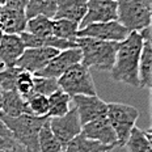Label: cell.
<instances>
[{
  "label": "cell",
  "instance_id": "cell-1",
  "mask_svg": "<svg viewBox=\"0 0 152 152\" xmlns=\"http://www.w3.org/2000/svg\"><path fill=\"white\" fill-rule=\"evenodd\" d=\"M143 43L144 41L139 31H130L129 36L119 42L115 61L110 69V77L114 81L139 88L138 66Z\"/></svg>",
  "mask_w": 152,
  "mask_h": 152
},
{
  "label": "cell",
  "instance_id": "cell-2",
  "mask_svg": "<svg viewBox=\"0 0 152 152\" xmlns=\"http://www.w3.org/2000/svg\"><path fill=\"white\" fill-rule=\"evenodd\" d=\"M76 45L81 51V64L88 68L110 71L115 61L119 42L101 41L89 37H77Z\"/></svg>",
  "mask_w": 152,
  "mask_h": 152
},
{
  "label": "cell",
  "instance_id": "cell-3",
  "mask_svg": "<svg viewBox=\"0 0 152 152\" xmlns=\"http://www.w3.org/2000/svg\"><path fill=\"white\" fill-rule=\"evenodd\" d=\"M0 118L11 131L12 138L20 145L30 152H39L38 132L49 117H36L33 114H21L18 117H8L0 113Z\"/></svg>",
  "mask_w": 152,
  "mask_h": 152
},
{
  "label": "cell",
  "instance_id": "cell-4",
  "mask_svg": "<svg viewBox=\"0 0 152 152\" xmlns=\"http://www.w3.org/2000/svg\"><path fill=\"white\" fill-rule=\"evenodd\" d=\"M106 118L115 132L118 147H123L132 129L137 126V119L139 118L138 109L127 104L110 102L107 104Z\"/></svg>",
  "mask_w": 152,
  "mask_h": 152
},
{
  "label": "cell",
  "instance_id": "cell-5",
  "mask_svg": "<svg viewBox=\"0 0 152 152\" xmlns=\"http://www.w3.org/2000/svg\"><path fill=\"white\" fill-rule=\"evenodd\" d=\"M56 80H58L59 89L66 92L71 97L79 96V94H83V96L97 94L91 69L81 63L72 66Z\"/></svg>",
  "mask_w": 152,
  "mask_h": 152
},
{
  "label": "cell",
  "instance_id": "cell-6",
  "mask_svg": "<svg viewBox=\"0 0 152 152\" xmlns=\"http://www.w3.org/2000/svg\"><path fill=\"white\" fill-rule=\"evenodd\" d=\"M117 21L129 31H140L151 26V9L140 0H115Z\"/></svg>",
  "mask_w": 152,
  "mask_h": 152
},
{
  "label": "cell",
  "instance_id": "cell-7",
  "mask_svg": "<svg viewBox=\"0 0 152 152\" xmlns=\"http://www.w3.org/2000/svg\"><path fill=\"white\" fill-rule=\"evenodd\" d=\"M49 125L55 138L64 145L81 132V122L75 107H71L64 115L49 118Z\"/></svg>",
  "mask_w": 152,
  "mask_h": 152
},
{
  "label": "cell",
  "instance_id": "cell-8",
  "mask_svg": "<svg viewBox=\"0 0 152 152\" xmlns=\"http://www.w3.org/2000/svg\"><path fill=\"white\" fill-rule=\"evenodd\" d=\"M129 34L130 31L117 20L91 24L80 28L77 31V37H89L101 41H112V42H121Z\"/></svg>",
  "mask_w": 152,
  "mask_h": 152
},
{
  "label": "cell",
  "instance_id": "cell-9",
  "mask_svg": "<svg viewBox=\"0 0 152 152\" xmlns=\"http://www.w3.org/2000/svg\"><path fill=\"white\" fill-rule=\"evenodd\" d=\"M81 62V51L79 47H72V49H66L58 51L55 56L42 69H39L34 75L37 76H45V77L58 79L71 68L72 66L77 64Z\"/></svg>",
  "mask_w": 152,
  "mask_h": 152
},
{
  "label": "cell",
  "instance_id": "cell-10",
  "mask_svg": "<svg viewBox=\"0 0 152 152\" xmlns=\"http://www.w3.org/2000/svg\"><path fill=\"white\" fill-rule=\"evenodd\" d=\"M72 102L79 114L81 126L88 122L96 121V119L106 118L107 102L101 100L97 94L94 96H83V94L74 96Z\"/></svg>",
  "mask_w": 152,
  "mask_h": 152
},
{
  "label": "cell",
  "instance_id": "cell-11",
  "mask_svg": "<svg viewBox=\"0 0 152 152\" xmlns=\"http://www.w3.org/2000/svg\"><path fill=\"white\" fill-rule=\"evenodd\" d=\"M117 20L115 0H88L87 12L81 20L79 29L96 23H107Z\"/></svg>",
  "mask_w": 152,
  "mask_h": 152
},
{
  "label": "cell",
  "instance_id": "cell-12",
  "mask_svg": "<svg viewBox=\"0 0 152 152\" xmlns=\"http://www.w3.org/2000/svg\"><path fill=\"white\" fill-rule=\"evenodd\" d=\"M58 51L59 50L53 47H26L16 63V67L34 75L45 67Z\"/></svg>",
  "mask_w": 152,
  "mask_h": 152
},
{
  "label": "cell",
  "instance_id": "cell-13",
  "mask_svg": "<svg viewBox=\"0 0 152 152\" xmlns=\"http://www.w3.org/2000/svg\"><path fill=\"white\" fill-rule=\"evenodd\" d=\"M81 134L84 137L92 139V140L100 142V143L105 145L118 147L115 132L110 126L107 118H100L96 119V121L85 123V125L81 126Z\"/></svg>",
  "mask_w": 152,
  "mask_h": 152
},
{
  "label": "cell",
  "instance_id": "cell-14",
  "mask_svg": "<svg viewBox=\"0 0 152 152\" xmlns=\"http://www.w3.org/2000/svg\"><path fill=\"white\" fill-rule=\"evenodd\" d=\"M25 49L26 47L20 34H3L0 39V64L4 67H15Z\"/></svg>",
  "mask_w": 152,
  "mask_h": 152
},
{
  "label": "cell",
  "instance_id": "cell-15",
  "mask_svg": "<svg viewBox=\"0 0 152 152\" xmlns=\"http://www.w3.org/2000/svg\"><path fill=\"white\" fill-rule=\"evenodd\" d=\"M26 21L24 11L7 5L0 8V30L4 34H21L25 31Z\"/></svg>",
  "mask_w": 152,
  "mask_h": 152
},
{
  "label": "cell",
  "instance_id": "cell-16",
  "mask_svg": "<svg viewBox=\"0 0 152 152\" xmlns=\"http://www.w3.org/2000/svg\"><path fill=\"white\" fill-rule=\"evenodd\" d=\"M88 0H58L54 18H66L80 25L85 12Z\"/></svg>",
  "mask_w": 152,
  "mask_h": 152
},
{
  "label": "cell",
  "instance_id": "cell-17",
  "mask_svg": "<svg viewBox=\"0 0 152 152\" xmlns=\"http://www.w3.org/2000/svg\"><path fill=\"white\" fill-rule=\"evenodd\" d=\"M8 117H18L21 114H30L26 100L16 91L1 92V112Z\"/></svg>",
  "mask_w": 152,
  "mask_h": 152
},
{
  "label": "cell",
  "instance_id": "cell-18",
  "mask_svg": "<svg viewBox=\"0 0 152 152\" xmlns=\"http://www.w3.org/2000/svg\"><path fill=\"white\" fill-rule=\"evenodd\" d=\"M139 88L151 89L152 87V47L151 41H144L138 66Z\"/></svg>",
  "mask_w": 152,
  "mask_h": 152
},
{
  "label": "cell",
  "instance_id": "cell-19",
  "mask_svg": "<svg viewBox=\"0 0 152 152\" xmlns=\"http://www.w3.org/2000/svg\"><path fill=\"white\" fill-rule=\"evenodd\" d=\"M113 148L114 147L112 145H105L100 142L92 140L80 132L77 137H75L64 145L63 152H106L112 151Z\"/></svg>",
  "mask_w": 152,
  "mask_h": 152
},
{
  "label": "cell",
  "instance_id": "cell-20",
  "mask_svg": "<svg viewBox=\"0 0 152 152\" xmlns=\"http://www.w3.org/2000/svg\"><path fill=\"white\" fill-rule=\"evenodd\" d=\"M123 147L127 148V152H152L151 130H142L135 126Z\"/></svg>",
  "mask_w": 152,
  "mask_h": 152
},
{
  "label": "cell",
  "instance_id": "cell-21",
  "mask_svg": "<svg viewBox=\"0 0 152 152\" xmlns=\"http://www.w3.org/2000/svg\"><path fill=\"white\" fill-rule=\"evenodd\" d=\"M47 100H49V113H47L49 118L62 117L71 109L72 97L68 96L62 89H58L54 92V93H51L47 97Z\"/></svg>",
  "mask_w": 152,
  "mask_h": 152
},
{
  "label": "cell",
  "instance_id": "cell-22",
  "mask_svg": "<svg viewBox=\"0 0 152 152\" xmlns=\"http://www.w3.org/2000/svg\"><path fill=\"white\" fill-rule=\"evenodd\" d=\"M58 0H28L25 7V16L26 18L36 17V16H46L54 18L56 12Z\"/></svg>",
  "mask_w": 152,
  "mask_h": 152
},
{
  "label": "cell",
  "instance_id": "cell-23",
  "mask_svg": "<svg viewBox=\"0 0 152 152\" xmlns=\"http://www.w3.org/2000/svg\"><path fill=\"white\" fill-rule=\"evenodd\" d=\"M38 148H39V152H63V145L55 138L50 129L49 118L41 126L39 132H38Z\"/></svg>",
  "mask_w": 152,
  "mask_h": 152
},
{
  "label": "cell",
  "instance_id": "cell-24",
  "mask_svg": "<svg viewBox=\"0 0 152 152\" xmlns=\"http://www.w3.org/2000/svg\"><path fill=\"white\" fill-rule=\"evenodd\" d=\"M25 31L33 34V36L47 38L53 36V18L46 16H36V17L28 18Z\"/></svg>",
  "mask_w": 152,
  "mask_h": 152
},
{
  "label": "cell",
  "instance_id": "cell-25",
  "mask_svg": "<svg viewBox=\"0 0 152 152\" xmlns=\"http://www.w3.org/2000/svg\"><path fill=\"white\" fill-rule=\"evenodd\" d=\"M79 24L66 18H53V36L68 41H76Z\"/></svg>",
  "mask_w": 152,
  "mask_h": 152
},
{
  "label": "cell",
  "instance_id": "cell-26",
  "mask_svg": "<svg viewBox=\"0 0 152 152\" xmlns=\"http://www.w3.org/2000/svg\"><path fill=\"white\" fill-rule=\"evenodd\" d=\"M25 100H26L30 114H33L36 117H47V113H49V100H47L46 96L31 92Z\"/></svg>",
  "mask_w": 152,
  "mask_h": 152
},
{
  "label": "cell",
  "instance_id": "cell-27",
  "mask_svg": "<svg viewBox=\"0 0 152 152\" xmlns=\"http://www.w3.org/2000/svg\"><path fill=\"white\" fill-rule=\"evenodd\" d=\"M59 89L58 80L53 77H45V76L33 75V92L38 94L49 97L51 93Z\"/></svg>",
  "mask_w": 152,
  "mask_h": 152
},
{
  "label": "cell",
  "instance_id": "cell-28",
  "mask_svg": "<svg viewBox=\"0 0 152 152\" xmlns=\"http://www.w3.org/2000/svg\"><path fill=\"white\" fill-rule=\"evenodd\" d=\"M15 91L17 92L21 97L26 99L31 92H33V74L21 69L17 75V79H16Z\"/></svg>",
  "mask_w": 152,
  "mask_h": 152
},
{
  "label": "cell",
  "instance_id": "cell-29",
  "mask_svg": "<svg viewBox=\"0 0 152 152\" xmlns=\"http://www.w3.org/2000/svg\"><path fill=\"white\" fill-rule=\"evenodd\" d=\"M21 69L18 67H4L0 71V91H15L16 79Z\"/></svg>",
  "mask_w": 152,
  "mask_h": 152
},
{
  "label": "cell",
  "instance_id": "cell-30",
  "mask_svg": "<svg viewBox=\"0 0 152 152\" xmlns=\"http://www.w3.org/2000/svg\"><path fill=\"white\" fill-rule=\"evenodd\" d=\"M18 143L15 140V139H7V138H3L0 135V151H8L15 148Z\"/></svg>",
  "mask_w": 152,
  "mask_h": 152
},
{
  "label": "cell",
  "instance_id": "cell-31",
  "mask_svg": "<svg viewBox=\"0 0 152 152\" xmlns=\"http://www.w3.org/2000/svg\"><path fill=\"white\" fill-rule=\"evenodd\" d=\"M28 4V0H5V5L15 9H20V11H25V7Z\"/></svg>",
  "mask_w": 152,
  "mask_h": 152
},
{
  "label": "cell",
  "instance_id": "cell-32",
  "mask_svg": "<svg viewBox=\"0 0 152 152\" xmlns=\"http://www.w3.org/2000/svg\"><path fill=\"white\" fill-rule=\"evenodd\" d=\"M0 135H1L3 138H7V139H13V138H12L11 131H9L8 127H7V126H5V123L1 121V118H0Z\"/></svg>",
  "mask_w": 152,
  "mask_h": 152
},
{
  "label": "cell",
  "instance_id": "cell-33",
  "mask_svg": "<svg viewBox=\"0 0 152 152\" xmlns=\"http://www.w3.org/2000/svg\"><path fill=\"white\" fill-rule=\"evenodd\" d=\"M140 1L143 3V4H144L148 9H151V11H152V0H140Z\"/></svg>",
  "mask_w": 152,
  "mask_h": 152
},
{
  "label": "cell",
  "instance_id": "cell-34",
  "mask_svg": "<svg viewBox=\"0 0 152 152\" xmlns=\"http://www.w3.org/2000/svg\"><path fill=\"white\" fill-rule=\"evenodd\" d=\"M5 5V0H0V7H4Z\"/></svg>",
  "mask_w": 152,
  "mask_h": 152
},
{
  "label": "cell",
  "instance_id": "cell-35",
  "mask_svg": "<svg viewBox=\"0 0 152 152\" xmlns=\"http://www.w3.org/2000/svg\"><path fill=\"white\" fill-rule=\"evenodd\" d=\"M0 112H1V91H0Z\"/></svg>",
  "mask_w": 152,
  "mask_h": 152
},
{
  "label": "cell",
  "instance_id": "cell-36",
  "mask_svg": "<svg viewBox=\"0 0 152 152\" xmlns=\"http://www.w3.org/2000/svg\"><path fill=\"white\" fill-rule=\"evenodd\" d=\"M3 34H4V33H3V31H1V30H0V39H1V37H3Z\"/></svg>",
  "mask_w": 152,
  "mask_h": 152
},
{
  "label": "cell",
  "instance_id": "cell-37",
  "mask_svg": "<svg viewBox=\"0 0 152 152\" xmlns=\"http://www.w3.org/2000/svg\"><path fill=\"white\" fill-rule=\"evenodd\" d=\"M106 152H110V151H106Z\"/></svg>",
  "mask_w": 152,
  "mask_h": 152
},
{
  "label": "cell",
  "instance_id": "cell-38",
  "mask_svg": "<svg viewBox=\"0 0 152 152\" xmlns=\"http://www.w3.org/2000/svg\"><path fill=\"white\" fill-rule=\"evenodd\" d=\"M0 8H1V7H0Z\"/></svg>",
  "mask_w": 152,
  "mask_h": 152
}]
</instances>
